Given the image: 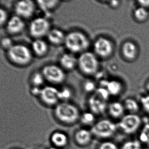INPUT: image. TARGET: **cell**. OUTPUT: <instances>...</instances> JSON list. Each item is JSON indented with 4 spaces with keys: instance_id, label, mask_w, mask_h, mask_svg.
<instances>
[{
    "instance_id": "1",
    "label": "cell",
    "mask_w": 149,
    "mask_h": 149,
    "mask_svg": "<svg viewBox=\"0 0 149 149\" xmlns=\"http://www.w3.org/2000/svg\"><path fill=\"white\" fill-rule=\"evenodd\" d=\"M6 53L7 59L11 64L22 68L31 64L34 57L30 47L22 43H15Z\"/></svg>"
},
{
    "instance_id": "2",
    "label": "cell",
    "mask_w": 149,
    "mask_h": 149,
    "mask_svg": "<svg viewBox=\"0 0 149 149\" xmlns=\"http://www.w3.org/2000/svg\"><path fill=\"white\" fill-rule=\"evenodd\" d=\"M54 107V116L58 121L63 124H73L80 119L78 108L68 102H60Z\"/></svg>"
},
{
    "instance_id": "3",
    "label": "cell",
    "mask_w": 149,
    "mask_h": 149,
    "mask_svg": "<svg viewBox=\"0 0 149 149\" xmlns=\"http://www.w3.org/2000/svg\"><path fill=\"white\" fill-rule=\"evenodd\" d=\"M89 45L86 35L80 31H73L66 34L63 45L68 52L74 54L86 51Z\"/></svg>"
},
{
    "instance_id": "4",
    "label": "cell",
    "mask_w": 149,
    "mask_h": 149,
    "mask_svg": "<svg viewBox=\"0 0 149 149\" xmlns=\"http://www.w3.org/2000/svg\"><path fill=\"white\" fill-rule=\"evenodd\" d=\"M52 28V22L50 18L44 15L31 19L28 30L30 36L34 40L46 38Z\"/></svg>"
},
{
    "instance_id": "5",
    "label": "cell",
    "mask_w": 149,
    "mask_h": 149,
    "mask_svg": "<svg viewBox=\"0 0 149 149\" xmlns=\"http://www.w3.org/2000/svg\"><path fill=\"white\" fill-rule=\"evenodd\" d=\"M109 95L105 88L101 87L97 88L88 101L91 112L95 114L103 113L108 107L107 101Z\"/></svg>"
},
{
    "instance_id": "6",
    "label": "cell",
    "mask_w": 149,
    "mask_h": 149,
    "mask_svg": "<svg viewBox=\"0 0 149 149\" xmlns=\"http://www.w3.org/2000/svg\"><path fill=\"white\" fill-rule=\"evenodd\" d=\"M78 66L84 74H95L97 72L99 68V62L97 56L93 53L87 51L83 52L78 58Z\"/></svg>"
},
{
    "instance_id": "7",
    "label": "cell",
    "mask_w": 149,
    "mask_h": 149,
    "mask_svg": "<svg viewBox=\"0 0 149 149\" xmlns=\"http://www.w3.org/2000/svg\"><path fill=\"white\" fill-rule=\"evenodd\" d=\"M46 82L51 85H58L63 83L66 78L65 73L63 68L57 64H47L43 66L41 70Z\"/></svg>"
},
{
    "instance_id": "8",
    "label": "cell",
    "mask_w": 149,
    "mask_h": 149,
    "mask_svg": "<svg viewBox=\"0 0 149 149\" xmlns=\"http://www.w3.org/2000/svg\"><path fill=\"white\" fill-rule=\"evenodd\" d=\"M117 126L114 123L107 119H103L95 123L91 127L92 134L100 139H107L116 132Z\"/></svg>"
},
{
    "instance_id": "9",
    "label": "cell",
    "mask_w": 149,
    "mask_h": 149,
    "mask_svg": "<svg viewBox=\"0 0 149 149\" xmlns=\"http://www.w3.org/2000/svg\"><path fill=\"white\" fill-rule=\"evenodd\" d=\"M37 8L35 0H17L13 5L15 15L25 20L33 18Z\"/></svg>"
},
{
    "instance_id": "10",
    "label": "cell",
    "mask_w": 149,
    "mask_h": 149,
    "mask_svg": "<svg viewBox=\"0 0 149 149\" xmlns=\"http://www.w3.org/2000/svg\"><path fill=\"white\" fill-rule=\"evenodd\" d=\"M141 124L140 116L135 113H130L123 116L118 123V126L125 133L131 134L139 129Z\"/></svg>"
},
{
    "instance_id": "11",
    "label": "cell",
    "mask_w": 149,
    "mask_h": 149,
    "mask_svg": "<svg viewBox=\"0 0 149 149\" xmlns=\"http://www.w3.org/2000/svg\"><path fill=\"white\" fill-rule=\"evenodd\" d=\"M38 97L44 105L55 107L60 101L59 98V89L54 85L44 86L42 88Z\"/></svg>"
},
{
    "instance_id": "12",
    "label": "cell",
    "mask_w": 149,
    "mask_h": 149,
    "mask_svg": "<svg viewBox=\"0 0 149 149\" xmlns=\"http://www.w3.org/2000/svg\"><path fill=\"white\" fill-rule=\"evenodd\" d=\"M4 28L7 35L17 36L24 32L26 24L25 19L14 14L10 16Z\"/></svg>"
},
{
    "instance_id": "13",
    "label": "cell",
    "mask_w": 149,
    "mask_h": 149,
    "mask_svg": "<svg viewBox=\"0 0 149 149\" xmlns=\"http://www.w3.org/2000/svg\"><path fill=\"white\" fill-rule=\"evenodd\" d=\"M93 49L97 56L107 58L112 54L113 46L109 40L105 37H100L95 42Z\"/></svg>"
},
{
    "instance_id": "14",
    "label": "cell",
    "mask_w": 149,
    "mask_h": 149,
    "mask_svg": "<svg viewBox=\"0 0 149 149\" xmlns=\"http://www.w3.org/2000/svg\"><path fill=\"white\" fill-rule=\"evenodd\" d=\"M30 47L34 56L38 58L46 57L50 52V44L44 38L33 40Z\"/></svg>"
},
{
    "instance_id": "15",
    "label": "cell",
    "mask_w": 149,
    "mask_h": 149,
    "mask_svg": "<svg viewBox=\"0 0 149 149\" xmlns=\"http://www.w3.org/2000/svg\"><path fill=\"white\" fill-rule=\"evenodd\" d=\"M66 34L58 28H53L48 33L46 38L49 44L52 46H60L64 45Z\"/></svg>"
},
{
    "instance_id": "16",
    "label": "cell",
    "mask_w": 149,
    "mask_h": 149,
    "mask_svg": "<svg viewBox=\"0 0 149 149\" xmlns=\"http://www.w3.org/2000/svg\"><path fill=\"white\" fill-rule=\"evenodd\" d=\"M59 66L64 70H72L78 65V58L70 52L62 54L59 59Z\"/></svg>"
},
{
    "instance_id": "17",
    "label": "cell",
    "mask_w": 149,
    "mask_h": 149,
    "mask_svg": "<svg viewBox=\"0 0 149 149\" xmlns=\"http://www.w3.org/2000/svg\"><path fill=\"white\" fill-rule=\"evenodd\" d=\"M61 0H35L37 8L46 14L51 13L58 8Z\"/></svg>"
},
{
    "instance_id": "18",
    "label": "cell",
    "mask_w": 149,
    "mask_h": 149,
    "mask_svg": "<svg viewBox=\"0 0 149 149\" xmlns=\"http://www.w3.org/2000/svg\"><path fill=\"white\" fill-rule=\"evenodd\" d=\"M50 141L53 146L62 149L68 145V136L62 131H56L51 135Z\"/></svg>"
},
{
    "instance_id": "19",
    "label": "cell",
    "mask_w": 149,
    "mask_h": 149,
    "mask_svg": "<svg viewBox=\"0 0 149 149\" xmlns=\"http://www.w3.org/2000/svg\"><path fill=\"white\" fill-rule=\"evenodd\" d=\"M91 131L85 129H81L76 131L74 135V141L80 146L89 145L93 138Z\"/></svg>"
},
{
    "instance_id": "20",
    "label": "cell",
    "mask_w": 149,
    "mask_h": 149,
    "mask_svg": "<svg viewBox=\"0 0 149 149\" xmlns=\"http://www.w3.org/2000/svg\"><path fill=\"white\" fill-rule=\"evenodd\" d=\"M102 87L107 89L110 95L116 96L122 92L123 85L120 81L116 80L110 81H104L102 83Z\"/></svg>"
},
{
    "instance_id": "21",
    "label": "cell",
    "mask_w": 149,
    "mask_h": 149,
    "mask_svg": "<svg viewBox=\"0 0 149 149\" xmlns=\"http://www.w3.org/2000/svg\"><path fill=\"white\" fill-rule=\"evenodd\" d=\"M138 50L136 45L131 42H125L122 47V53L125 58L128 60L135 59L137 55Z\"/></svg>"
},
{
    "instance_id": "22",
    "label": "cell",
    "mask_w": 149,
    "mask_h": 149,
    "mask_svg": "<svg viewBox=\"0 0 149 149\" xmlns=\"http://www.w3.org/2000/svg\"><path fill=\"white\" fill-rule=\"evenodd\" d=\"M124 105L118 102H113L108 106V110L110 115L113 118H122L125 112Z\"/></svg>"
},
{
    "instance_id": "23",
    "label": "cell",
    "mask_w": 149,
    "mask_h": 149,
    "mask_svg": "<svg viewBox=\"0 0 149 149\" xmlns=\"http://www.w3.org/2000/svg\"><path fill=\"white\" fill-rule=\"evenodd\" d=\"M30 84L31 87L42 88L44 87V84L46 82V79L42 74V71H35L32 74L30 77Z\"/></svg>"
},
{
    "instance_id": "24",
    "label": "cell",
    "mask_w": 149,
    "mask_h": 149,
    "mask_svg": "<svg viewBox=\"0 0 149 149\" xmlns=\"http://www.w3.org/2000/svg\"><path fill=\"white\" fill-rule=\"evenodd\" d=\"M15 44L10 35H5L0 38V48L6 52Z\"/></svg>"
},
{
    "instance_id": "25",
    "label": "cell",
    "mask_w": 149,
    "mask_h": 149,
    "mask_svg": "<svg viewBox=\"0 0 149 149\" xmlns=\"http://www.w3.org/2000/svg\"><path fill=\"white\" fill-rule=\"evenodd\" d=\"M134 17L139 22H142L146 21L149 17V13L147 8L143 6L137 7L134 11Z\"/></svg>"
},
{
    "instance_id": "26",
    "label": "cell",
    "mask_w": 149,
    "mask_h": 149,
    "mask_svg": "<svg viewBox=\"0 0 149 149\" xmlns=\"http://www.w3.org/2000/svg\"><path fill=\"white\" fill-rule=\"evenodd\" d=\"M139 141L141 144L149 147V123L143 127L139 135Z\"/></svg>"
},
{
    "instance_id": "27",
    "label": "cell",
    "mask_w": 149,
    "mask_h": 149,
    "mask_svg": "<svg viewBox=\"0 0 149 149\" xmlns=\"http://www.w3.org/2000/svg\"><path fill=\"white\" fill-rule=\"evenodd\" d=\"M125 108L131 112V113H135L139 109V106L135 100L131 98L127 99L124 102Z\"/></svg>"
},
{
    "instance_id": "28",
    "label": "cell",
    "mask_w": 149,
    "mask_h": 149,
    "mask_svg": "<svg viewBox=\"0 0 149 149\" xmlns=\"http://www.w3.org/2000/svg\"><path fill=\"white\" fill-rule=\"evenodd\" d=\"M95 120V114L91 112H85L80 117V122L85 125H93Z\"/></svg>"
},
{
    "instance_id": "29",
    "label": "cell",
    "mask_w": 149,
    "mask_h": 149,
    "mask_svg": "<svg viewBox=\"0 0 149 149\" xmlns=\"http://www.w3.org/2000/svg\"><path fill=\"white\" fill-rule=\"evenodd\" d=\"M72 96V90L68 87L59 89V98L61 102H68Z\"/></svg>"
},
{
    "instance_id": "30",
    "label": "cell",
    "mask_w": 149,
    "mask_h": 149,
    "mask_svg": "<svg viewBox=\"0 0 149 149\" xmlns=\"http://www.w3.org/2000/svg\"><path fill=\"white\" fill-rule=\"evenodd\" d=\"M120 149H142V144L139 140L127 141L123 144Z\"/></svg>"
},
{
    "instance_id": "31",
    "label": "cell",
    "mask_w": 149,
    "mask_h": 149,
    "mask_svg": "<svg viewBox=\"0 0 149 149\" xmlns=\"http://www.w3.org/2000/svg\"><path fill=\"white\" fill-rule=\"evenodd\" d=\"M9 17L10 15L6 9L0 7V28L5 26Z\"/></svg>"
},
{
    "instance_id": "32",
    "label": "cell",
    "mask_w": 149,
    "mask_h": 149,
    "mask_svg": "<svg viewBox=\"0 0 149 149\" xmlns=\"http://www.w3.org/2000/svg\"><path fill=\"white\" fill-rule=\"evenodd\" d=\"M98 149H119L114 143L107 141L101 143L98 147Z\"/></svg>"
},
{
    "instance_id": "33",
    "label": "cell",
    "mask_w": 149,
    "mask_h": 149,
    "mask_svg": "<svg viewBox=\"0 0 149 149\" xmlns=\"http://www.w3.org/2000/svg\"><path fill=\"white\" fill-rule=\"evenodd\" d=\"M141 102L143 110L149 114V95H145L141 97Z\"/></svg>"
},
{
    "instance_id": "34",
    "label": "cell",
    "mask_w": 149,
    "mask_h": 149,
    "mask_svg": "<svg viewBox=\"0 0 149 149\" xmlns=\"http://www.w3.org/2000/svg\"><path fill=\"white\" fill-rule=\"evenodd\" d=\"M84 87L85 91L88 92H91L93 91H95L96 90L95 83L91 81H87L86 82H85Z\"/></svg>"
},
{
    "instance_id": "35",
    "label": "cell",
    "mask_w": 149,
    "mask_h": 149,
    "mask_svg": "<svg viewBox=\"0 0 149 149\" xmlns=\"http://www.w3.org/2000/svg\"><path fill=\"white\" fill-rule=\"evenodd\" d=\"M41 89H42V88H40V87H31L30 92H31L32 95H33L34 97H38L40 95Z\"/></svg>"
},
{
    "instance_id": "36",
    "label": "cell",
    "mask_w": 149,
    "mask_h": 149,
    "mask_svg": "<svg viewBox=\"0 0 149 149\" xmlns=\"http://www.w3.org/2000/svg\"><path fill=\"white\" fill-rule=\"evenodd\" d=\"M141 6L147 8L149 7V0H137Z\"/></svg>"
},
{
    "instance_id": "37",
    "label": "cell",
    "mask_w": 149,
    "mask_h": 149,
    "mask_svg": "<svg viewBox=\"0 0 149 149\" xmlns=\"http://www.w3.org/2000/svg\"><path fill=\"white\" fill-rule=\"evenodd\" d=\"M109 2L110 3L111 6L116 7L118 6V1L117 0H111Z\"/></svg>"
},
{
    "instance_id": "38",
    "label": "cell",
    "mask_w": 149,
    "mask_h": 149,
    "mask_svg": "<svg viewBox=\"0 0 149 149\" xmlns=\"http://www.w3.org/2000/svg\"><path fill=\"white\" fill-rule=\"evenodd\" d=\"M48 149H60V148H57V147H54V146H52V147H50V148H49Z\"/></svg>"
},
{
    "instance_id": "39",
    "label": "cell",
    "mask_w": 149,
    "mask_h": 149,
    "mask_svg": "<svg viewBox=\"0 0 149 149\" xmlns=\"http://www.w3.org/2000/svg\"><path fill=\"white\" fill-rule=\"evenodd\" d=\"M146 88L149 91V81L147 82V84H146Z\"/></svg>"
},
{
    "instance_id": "40",
    "label": "cell",
    "mask_w": 149,
    "mask_h": 149,
    "mask_svg": "<svg viewBox=\"0 0 149 149\" xmlns=\"http://www.w3.org/2000/svg\"><path fill=\"white\" fill-rule=\"evenodd\" d=\"M101 1H105V2H110L111 0H101Z\"/></svg>"
},
{
    "instance_id": "41",
    "label": "cell",
    "mask_w": 149,
    "mask_h": 149,
    "mask_svg": "<svg viewBox=\"0 0 149 149\" xmlns=\"http://www.w3.org/2000/svg\"><path fill=\"white\" fill-rule=\"evenodd\" d=\"M64 1H70V0H63Z\"/></svg>"
}]
</instances>
